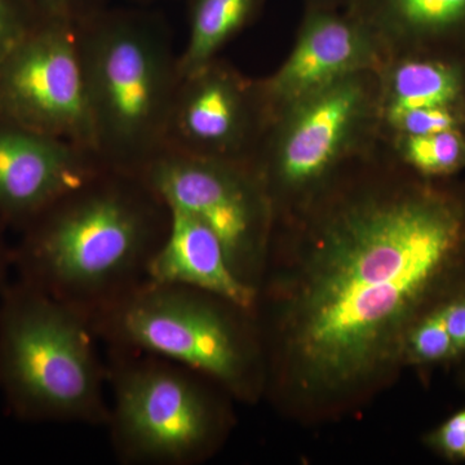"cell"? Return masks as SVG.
<instances>
[{"instance_id":"ba28073f","label":"cell","mask_w":465,"mask_h":465,"mask_svg":"<svg viewBox=\"0 0 465 465\" xmlns=\"http://www.w3.org/2000/svg\"><path fill=\"white\" fill-rule=\"evenodd\" d=\"M140 176L170 210L191 215L215 232L232 271L258 291L273 234L274 211L251 164L166 150Z\"/></svg>"},{"instance_id":"9a60e30c","label":"cell","mask_w":465,"mask_h":465,"mask_svg":"<svg viewBox=\"0 0 465 465\" xmlns=\"http://www.w3.org/2000/svg\"><path fill=\"white\" fill-rule=\"evenodd\" d=\"M381 125L412 110H465V63L430 56L385 58L376 69Z\"/></svg>"},{"instance_id":"d6986e66","label":"cell","mask_w":465,"mask_h":465,"mask_svg":"<svg viewBox=\"0 0 465 465\" xmlns=\"http://www.w3.org/2000/svg\"><path fill=\"white\" fill-rule=\"evenodd\" d=\"M445 131H465V110L430 108L412 110L381 125V136L430 134Z\"/></svg>"},{"instance_id":"7c38bea8","label":"cell","mask_w":465,"mask_h":465,"mask_svg":"<svg viewBox=\"0 0 465 465\" xmlns=\"http://www.w3.org/2000/svg\"><path fill=\"white\" fill-rule=\"evenodd\" d=\"M101 167L91 150L0 115V225L23 231Z\"/></svg>"},{"instance_id":"52a82bcc","label":"cell","mask_w":465,"mask_h":465,"mask_svg":"<svg viewBox=\"0 0 465 465\" xmlns=\"http://www.w3.org/2000/svg\"><path fill=\"white\" fill-rule=\"evenodd\" d=\"M379 139L376 70L349 75L275 115L250 163L272 202L274 222Z\"/></svg>"},{"instance_id":"603a6c76","label":"cell","mask_w":465,"mask_h":465,"mask_svg":"<svg viewBox=\"0 0 465 465\" xmlns=\"http://www.w3.org/2000/svg\"><path fill=\"white\" fill-rule=\"evenodd\" d=\"M3 231L5 228L0 225V290L8 283V274L12 271V249L5 243Z\"/></svg>"},{"instance_id":"ffe728a7","label":"cell","mask_w":465,"mask_h":465,"mask_svg":"<svg viewBox=\"0 0 465 465\" xmlns=\"http://www.w3.org/2000/svg\"><path fill=\"white\" fill-rule=\"evenodd\" d=\"M39 23L29 0H0V66Z\"/></svg>"},{"instance_id":"9c48e42d","label":"cell","mask_w":465,"mask_h":465,"mask_svg":"<svg viewBox=\"0 0 465 465\" xmlns=\"http://www.w3.org/2000/svg\"><path fill=\"white\" fill-rule=\"evenodd\" d=\"M0 115L94 153L74 26L39 23L9 54L0 66Z\"/></svg>"},{"instance_id":"3957f363","label":"cell","mask_w":465,"mask_h":465,"mask_svg":"<svg viewBox=\"0 0 465 465\" xmlns=\"http://www.w3.org/2000/svg\"><path fill=\"white\" fill-rule=\"evenodd\" d=\"M75 30L94 154L104 167L142 174L166 150L182 79L166 21L108 7Z\"/></svg>"},{"instance_id":"5b68a950","label":"cell","mask_w":465,"mask_h":465,"mask_svg":"<svg viewBox=\"0 0 465 465\" xmlns=\"http://www.w3.org/2000/svg\"><path fill=\"white\" fill-rule=\"evenodd\" d=\"M90 323L106 348L167 358L241 402L262 399L264 369L252 311L220 296L148 280L97 312Z\"/></svg>"},{"instance_id":"e0dca14e","label":"cell","mask_w":465,"mask_h":465,"mask_svg":"<svg viewBox=\"0 0 465 465\" xmlns=\"http://www.w3.org/2000/svg\"><path fill=\"white\" fill-rule=\"evenodd\" d=\"M391 154L414 173L430 179L465 173V131L381 136Z\"/></svg>"},{"instance_id":"d4e9b609","label":"cell","mask_w":465,"mask_h":465,"mask_svg":"<svg viewBox=\"0 0 465 465\" xmlns=\"http://www.w3.org/2000/svg\"><path fill=\"white\" fill-rule=\"evenodd\" d=\"M134 2L143 3V5H146V3L158 2V0H134Z\"/></svg>"},{"instance_id":"5bb4252c","label":"cell","mask_w":465,"mask_h":465,"mask_svg":"<svg viewBox=\"0 0 465 465\" xmlns=\"http://www.w3.org/2000/svg\"><path fill=\"white\" fill-rule=\"evenodd\" d=\"M149 281L213 293L252 311L256 290L232 271L222 242L197 219L171 210L166 240L150 264Z\"/></svg>"},{"instance_id":"2e32d148","label":"cell","mask_w":465,"mask_h":465,"mask_svg":"<svg viewBox=\"0 0 465 465\" xmlns=\"http://www.w3.org/2000/svg\"><path fill=\"white\" fill-rule=\"evenodd\" d=\"M189 35L179 54L180 75L220 57L223 48L258 17L265 0H188Z\"/></svg>"},{"instance_id":"ac0fdd59","label":"cell","mask_w":465,"mask_h":465,"mask_svg":"<svg viewBox=\"0 0 465 465\" xmlns=\"http://www.w3.org/2000/svg\"><path fill=\"white\" fill-rule=\"evenodd\" d=\"M457 351L446 327L442 312H433L415 324L405 348V365L430 371L434 367H454Z\"/></svg>"},{"instance_id":"8fae6325","label":"cell","mask_w":465,"mask_h":465,"mask_svg":"<svg viewBox=\"0 0 465 465\" xmlns=\"http://www.w3.org/2000/svg\"><path fill=\"white\" fill-rule=\"evenodd\" d=\"M381 64L374 39L357 18L335 9L308 8L289 56L274 73L259 79L269 119L349 75L376 70Z\"/></svg>"},{"instance_id":"7402d4cb","label":"cell","mask_w":465,"mask_h":465,"mask_svg":"<svg viewBox=\"0 0 465 465\" xmlns=\"http://www.w3.org/2000/svg\"><path fill=\"white\" fill-rule=\"evenodd\" d=\"M424 443L449 463L465 461V407L425 434Z\"/></svg>"},{"instance_id":"6da1fadb","label":"cell","mask_w":465,"mask_h":465,"mask_svg":"<svg viewBox=\"0 0 465 465\" xmlns=\"http://www.w3.org/2000/svg\"><path fill=\"white\" fill-rule=\"evenodd\" d=\"M465 296V174L430 179L381 139L275 220L252 314L262 399L302 423L360 411L406 369L419 321Z\"/></svg>"},{"instance_id":"30bf717a","label":"cell","mask_w":465,"mask_h":465,"mask_svg":"<svg viewBox=\"0 0 465 465\" xmlns=\"http://www.w3.org/2000/svg\"><path fill=\"white\" fill-rule=\"evenodd\" d=\"M269 121L259 79L217 57L180 79L168 119L166 150L250 164Z\"/></svg>"},{"instance_id":"4fadbf2b","label":"cell","mask_w":465,"mask_h":465,"mask_svg":"<svg viewBox=\"0 0 465 465\" xmlns=\"http://www.w3.org/2000/svg\"><path fill=\"white\" fill-rule=\"evenodd\" d=\"M385 58L430 56L465 63V0H351Z\"/></svg>"},{"instance_id":"cb8c5ba5","label":"cell","mask_w":465,"mask_h":465,"mask_svg":"<svg viewBox=\"0 0 465 465\" xmlns=\"http://www.w3.org/2000/svg\"><path fill=\"white\" fill-rule=\"evenodd\" d=\"M308 8L335 9L333 8L332 0H311Z\"/></svg>"},{"instance_id":"8992f818","label":"cell","mask_w":465,"mask_h":465,"mask_svg":"<svg viewBox=\"0 0 465 465\" xmlns=\"http://www.w3.org/2000/svg\"><path fill=\"white\" fill-rule=\"evenodd\" d=\"M104 427L122 465H197L224 445L234 418L228 391L206 376L145 351L108 348Z\"/></svg>"},{"instance_id":"7a4b0ae2","label":"cell","mask_w":465,"mask_h":465,"mask_svg":"<svg viewBox=\"0 0 465 465\" xmlns=\"http://www.w3.org/2000/svg\"><path fill=\"white\" fill-rule=\"evenodd\" d=\"M171 210L140 174L101 167L20 232L17 280L91 318L148 281Z\"/></svg>"},{"instance_id":"44dd1931","label":"cell","mask_w":465,"mask_h":465,"mask_svg":"<svg viewBox=\"0 0 465 465\" xmlns=\"http://www.w3.org/2000/svg\"><path fill=\"white\" fill-rule=\"evenodd\" d=\"M42 23L78 26L108 8V0H29Z\"/></svg>"},{"instance_id":"277c9868","label":"cell","mask_w":465,"mask_h":465,"mask_svg":"<svg viewBox=\"0 0 465 465\" xmlns=\"http://www.w3.org/2000/svg\"><path fill=\"white\" fill-rule=\"evenodd\" d=\"M90 318L32 284L0 290V393L9 414L35 424L101 427L106 363Z\"/></svg>"}]
</instances>
